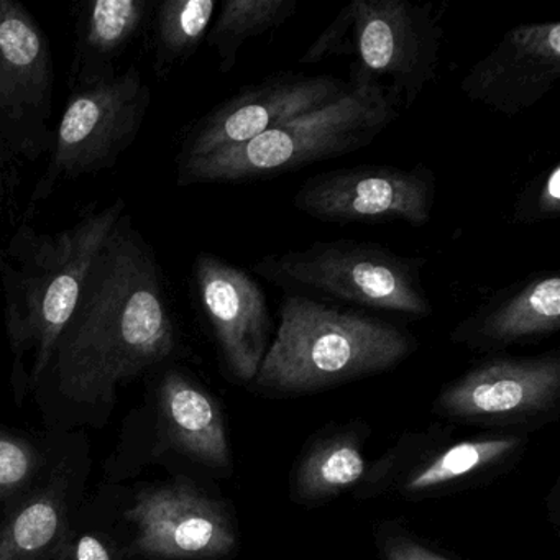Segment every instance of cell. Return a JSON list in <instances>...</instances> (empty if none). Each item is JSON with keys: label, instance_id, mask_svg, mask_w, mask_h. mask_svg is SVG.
I'll use <instances>...</instances> for the list:
<instances>
[{"label": "cell", "instance_id": "1", "mask_svg": "<svg viewBox=\"0 0 560 560\" xmlns=\"http://www.w3.org/2000/svg\"><path fill=\"white\" fill-rule=\"evenodd\" d=\"M175 347L162 268L126 212L94 260L45 375L70 401L103 405Z\"/></svg>", "mask_w": 560, "mask_h": 560}, {"label": "cell", "instance_id": "2", "mask_svg": "<svg viewBox=\"0 0 560 560\" xmlns=\"http://www.w3.org/2000/svg\"><path fill=\"white\" fill-rule=\"evenodd\" d=\"M126 212L116 199L54 234L22 224L0 248L5 332L28 385L44 378L94 260Z\"/></svg>", "mask_w": 560, "mask_h": 560}, {"label": "cell", "instance_id": "3", "mask_svg": "<svg viewBox=\"0 0 560 560\" xmlns=\"http://www.w3.org/2000/svg\"><path fill=\"white\" fill-rule=\"evenodd\" d=\"M278 316L254 380L267 392L296 395L385 372L418 346L395 324L311 298L287 294Z\"/></svg>", "mask_w": 560, "mask_h": 560}, {"label": "cell", "instance_id": "4", "mask_svg": "<svg viewBox=\"0 0 560 560\" xmlns=\"http://www.w3.org/2000/svg\"><path fill=\"white\" fill-rule=\"evenodd\" d=\"M399 117L382 88H350L346 96L294 117L244 145L178 162L179 186L275 178L359 152Z\"/></svg>", "mask_w": 560, "mask_h": 560}, {"label": "cell", "instance_id": "5", "mask_svg": "<svg viewBox=\"0 0 560 560\" xmlns=\"http://www.w3.org/2000/svg\"><path fill=\"white\" fill-rule=\"evenodd\" d=\"M425 264L375 242L340 238L265 255L252 270L293 296L424 319L434 311L422 287Z\"/></svg>", "mask_w": 560, "mask_h": 560}, {"label": "cell", "instance_id": "6", "mask_svg": "<svg viewBox=\"0 0 560 560\" xmlns=\"http://www.w3.org/2000/svg\"><path fill=\"white\" fill-rule=\"evenodd\" d=\"M342 55H352L349 88H382L396 109H411L438 77L442 28L431 4L352 0L339 12Z\"/></svg>", "mask_w": 560, "mask_h": 560}, {"label": "cell", "instance_id": "7", "mask_svg": "<svg viewBox=\"0 0 560 560\" xmlns=\"http://www.w3.org/2000/svg\"><path fill=\"white\" fill-rule=\"evenodd\" d=\"M152 103V90L139 68L93 86L71 91L51 140L47 170L31 205L47 201L58 183L113 168L139 136Z\"/></svg>", "mask_w": 560, "mask_h": 560}, {"label": "cell", "instance_id": "8", "mask_svg": "<svg viewBox=\"0 0 560 560\" xmlns=\"http://www.w3.org/2000/svg\"><path fill=\"white\" fill-rule=\"evenodd\" d=\"M435 191L438 179L425 163L347 166L307 178L294 192L293 206L327 224L402 221L424 228L434 212Z\"/></svg>", "mask_w": 560, "mask_h": 560}, {"label": "cell", "instance_id": "9", "mask_svg": "<svg viewBox=\"0 0 560 560\" xmlns=\"http://www.w3.org/2000/svg\"><path fill=\"white\" fill-rule=\"evenodd\" d=\"M349 90V84L330 74H271L260 83L242 88L196 120L185 133L178 162L244 145L294 117L336 103Z\"/></svg>", "mask_w": 560, "mask_h": 560}, {"label": "cell", "instance_id": "10", "mask_svg": "<svg viewBox=\"0 0 560 560\" xmlns=\"http://www.w3.org/2000/svg\"><path fill=\"white\" fill-rule=\"evenodd\" d=\"M54 81L40 25L21 2L0 0V124L12 147L31 159L51 145Z\"/></svg>", "mask_w": 560, "mask_h": 560}, {"label": "cell", "instance_id": "11", "mask_svg": "<svg viewBox=\"0 0 560 560\" xmlns=\"http://www.w3.org/2000/svg\"><path fill=\"white\" fill-rule=\"evenodd\" d=\"M130 549L155 560H212L234 550V526L218 501L186 481L142 491L126 511Z\"/></svg>", "mask_w": 560, "mask_h": 560}, {"label": "cell", "instance_id": "12", "mask_svg": "<svg viewBox=\"0 0 560 560\" xmlns=\"http://www.w3.org/2000/svg\"><path fill=\"white\" fill-rule=\"evenodd\" d=\"M560 80V22L510 28L460 81L467 100L501 116L533 109Z\"/></svg>", "mask_w": 560, "mask_h": 560}, {"label": "cell", "instance_id": "13", "mask_svg": "<svg viewBox=\"0 0 560 560\" xmlns=\"http://www.w3.org/2000/svg\"><path fill=\"white\" fill-rule=\"evenodd\" d=\"M195 283L225 369L238 382H254L273 326L264 290L250 273L208 252L196 257Z\"/></svg>", "mask_w": 560, "mask_h": 560}, {"label": "cell", "instance_id": "14", "mask_svg": "<svg viewBox=\"0 0 560 560\" xmlns=\"http://www.w3.org/2000/svg\"><path fill=\"white\" fill-rule=\"evenodd\" d=\"M560 355L494 359L475 366L441 393L438 406L455 418L534 415L559 398Z\"/></svg>", "mask_w": 560, "mask_h": 560}, {"label": "cell", "instance_id": "15", "mask_svg": "<svg viewBox=\"0 0 560 560\" xmlns=\"http://www.w3.org/2000/svg\"><path fill=\"white\" fill-rule=\"evenodd\" d=\"M560 330V273L537 271L503 288L452 329L455 343L500 349Z\"/></svg>", "mask_w": 560, "mask_h": 560}, {"label": "cell", "instance_id": "16", "mask_svg": "<svg viewBox=\"0 0 560 560\" xmlns=\"http://www.w3.org/2000/svg\"><path fill=\"white\" fill-rule=\"evenodd\" d=\"M145 0H91L78 14L71 91L116 77L117 58L149 15Z\"/></svg>", "mask_w": 560, "mask_h": 560}, {"label": "cell", "instance_id": "17", "mask_svg": "<svg viewBox=\"0 0 560 560\" xmlns=\"http://www.w3.org/2000/svg\"><path fill=\"white\" fill-rule=\"evenodd\" d=\"M163 431L173 447L201 464L225 468L231 448L214 399L182 372L166 373L159 392Z\"/></svg>", "mask_w": 560, "mask_h": 560}, {"label": "cell", "instance_id": "18", "mask_svg": "<svg viewBox=\"0 0 560 560\" xmlns=\"http://www.w3.org/2000/svg\"><path fill=\"white\" fill-rule=\"evenodd\" d=\"M67 534L63 491L51 485L0 526V560H50L63 550Z\"/></svg>", "mask_w": 560, "mask_h": 560}, {"label": "cell", "instance_id": "19", "mask_svg": "<svg viewBox=\"0 0 560 560\" xmlns=\"http://www.w3.org/2000/svg\"><path fill=\"white\" fill-rule=\"evenodd\" d=\"M300 0H225L209 28V47L218 55L219 71L228 74L237 65L242 48L277 31L296 15Z\"/></svg>", "mask_w": 560, "mask_h": 560}, {"label": "cell", "instance_id": "20", "mask_svg": "<svg viewBox=\"0 0 560 560\" xmlns=\"http://www.w3.org/2000/svg\"><path fill=\"white\" fill-rule=\"evenodd\" d=\"M215 0H165L153 21V68L160 80L183 67L208 37Z\"/></svg>", "mask_w": 560, "mask_h": 560}, {"label": "cell", "instance_id": "21", "mask_svg": "<svg viewBox=\"0 0 560 560\" xmlns=\"http://www.w3.org/2000/svg\"><path fill=\"white\" fill-rule=\"evenodd\" d=\"M366 470L359 442L349 435L329 439L316 445L301 462L298 494L307 500L332 497L353 487Z\"/></svg>", "mask_w": 560, "mask_h": 560}, {"label": "cell", "instance_id": "22", "mask_svg": "<svg viewBox=\"0 0 560 560\" xmlns=\"http://www.w3.org/2000/svg\"><path fill=\"white\" fill-rule=\"evenodd\" d=\"M517 444H520L517 438L458 442L415 471L406 481L405 490L408 493H421V491L434 490V488L460 480V478L506 457L517 447Z\"/></svg>", "mask_w": 560, "mask_h": 560}, {"label": "cell", "instance_id": "23", "mask_svg": "<svg viewBox=\"0 0 560 560\" xmlns=\"http://www.w3.org/2000/svg\"><path fill=\"white\" fill-rule=\"evenodd\" d=\"M560 215V165L553 163L520 192L513 208L517 224H542Z\"/></svg>", "mask_w": 560, "mask_h": 560}, {"label": "cell", "instance_id": "24", "mask_svg": "<svg viewBox=\"0 0 560 560\" xmlns=\"http://www.w3.org/2000/svg\"><path fill=\"white\" fill-rule=\"evenodd\" d=\"M38 468V454L24 439L0 431V500L25 487Z\"/></svg>", "mask_w": 560, "mask_h": 560}, {"label": "cell", "instance_id": "25", "mask_svg": "<svg viewBox=\"0 0 560 560\" xmlns=\"http://www.w3.org/2000/svg\"><path fill=\"white\" fill-rule=\"evenodd\" d=\"M386 560H448L419 544L401 537H392L383 544Z\"/></svg>", "mask_w": 560, "mask_h": 560}, {"label": "cell", "instance_id": "26", "mask_svg": "<svg viewBox=\"0 0 560 560\" xmlns=\"http://www.w3.org/2000/svg\"><path fill=\"white\" fill-rule=\"evenodd\" d=\"M70 560H113L109 549L100 537L84 534L68 549Z\"/></svg>", "mask_w": 560, "mask_h": 560}, {"label": "cell", "instance_id": "27", "mask_svg": "<svg viewBox=\"0 0 560 560\" xmlns=\"http://www.w3.org/2000/svg\"><path fill=\"white\" fill-rule=\"evenodd\" d=\"M5 172H8V160H5L4 147L0 142V191L4 189Z\"/></svg>", "mask_w": 560, "mask_h": 560}]
</instances>
